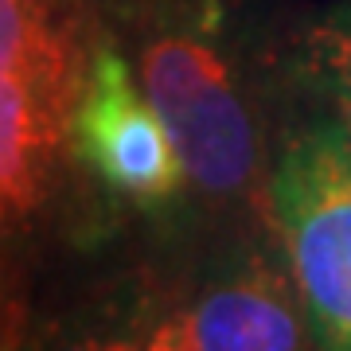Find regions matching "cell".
<instances>
[{"label": "cell", "mask_w": 351, "mask_h": 351, "mask_svg": "<svg viewBox=\"0 0 351 351\" xmlns=\"http://www.w3.org/2000/svg\"><path fill=\"white\" fill-rule=\"evenodd\" d=\"M71 152L106 207L156 242L195 226V191L172 129L121 43L101 36L71 125Z\"/></svg>", "instance_id": "cell-3"}, {"label": "cell", "mask_w": 351, "mask_h": 351, "mask_svg": "<svg viewBox=\"0 0 351 351\" xmlns=\"http://www.w3.org/2000/svg\"><path fill=\"white\" fill-rule=\"evenodd\" d=\"M304 94L320 101L351 137V0L313 4L301 51Z\"/></svg>", "instance_id": "cell-7"}, {"label": "cell", "mask_w": 351, "mask_h": 351, "mask_svg": "<svg viewBox=\"0 0 351 351\" xmlns=\"http://www.w3.org/2000/svg\"><path fill=\"white\" fill-rule=\"evenodd\" d=\"M149 234L51 265L0 304V351H145Z\"/></svg>", "instance_id": "cell-6"}, {"label": "cell", "mask_w": 351, "mask_h": 351, "mask_svg": "<svg viewBox=\"0 0 351 351\" xmlns=\"http://www.w3.org/2000/svg\"><path fill=\"white\" fill-rule=\"evenodd\" d=\"M101 36L98 0H0V304L24 301L51 265L145 234L71 152Z\"/></svg>", "instance_id": "cell-2"}, {"label": "cell", "mask_w": 351, "mask_h": 351, "mask_svg": "<svg viewBox=\"0 0 351 351\" xmlns=\"http://www.w3.org/2000/svg\"><path fill=\"white\" fill-rule=\"evenodd\" d=\"M184 152L195 219L269 215L313 0H98Z\"/></svg>", "instance_id": "cell-1"}, {"label": "cell", "mask_w": 351, "mask_h": 351, "mask_svg": "<svg viewBox=\"0 0 351 351\" xmlns=\"http://www.w3.org/2000/svg\"><path fill=\"white\" fill-rule=\"evenodd\" d=\"M145 351H199L188 324L184 293L176 281V265L160 242L149 239V324Z\"/></svg>", "instance_id": "cell-8"}, {"label": "cell", "mask_w": 351, "mask_h": 351, "mask_svg": "<svg viewBox=\"0 0 351 351\" xmlns=\"http://www.w3.org/2000/svg\"><path fill=\"white\" fill-rule=\"evenodd\" d=\"M160 246L199 351H320L274 215L195 219L184 239Z\"/></svg>", "instance_id": "cell-4"}, {"label": "cell", "mask_w": 351, "mask_h": 351, "mask_svg": "<svg viewBox=\"0 0 351 351\" xmlns=\"http://www.w3.org/2000/svg\"><path fill=\"white\" fill-rule=\"evenodd\" d=\"M269 215L320 351H351V137L308 94L277 145Z\"/></svg>", "instance_id": "cell-5"}]
</instances>
